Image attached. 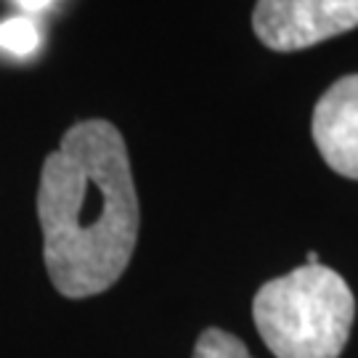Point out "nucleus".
<instances>
[{
  "label": "nucleus",
  "instance_id": "1",
  "mask_svg": "<svg viewBox=\"0 0 358 358\" xmlns=\"http://www.w3.org/2000/svg\"><path fill=\"white\" fill-rule=\"evenodd\" d=\"M38 217L45 268L64 297H93L122 276L141 213L128 146L112 122H77L45 157Z\"/></svg>",
  "mask_w": 358,
  "mask_h": 358
},
{
  "label": "nucleus",
  "instance_id": "2",
  "mask_svg": "<svg viewBox=\"0 0 358 358\" xmlns=\"http://www.w3.org/2000/svg\"><path fill=\"white\" fill-rule=\"evenodd\" d=\"M353 313L348 282L321 263L263 284L252 303L257 332L276 358H340Z\"/></svg>",
  "mask_w": 358,
  "mask_h": 358
},
{
  "label": "nucleus",
  "instance_id": "3",
  "mask_svg": "<svg viewBox=\"0 0 358 358\" xmlns=\"http://www.w3.org/2000/svg\"><path fill=\"white\" fill-rule=\"evenodd\" d=\"M252 27L271 51H303L358 27V0H257Z\"/></svg>",
  "mask_w": 358,
  "mask_h": 358
},
{
  "label": "nucleus",
  "instance_id": "4",
  "mask_svg": "<svg viewBox=\"0 0 358 358\" xmlns=\"http://www.w3.org/2000/svg\"><path fill=\"white\" fill-rule=\"evenodd\" d=\"M313 141L334 173L358 180V75L337 80L319 99Z\"/></svg>",
  "mask_w": 358,
  "mask_h": 358
},
{
  "label": "nucleus",
  "instance_id": "5",
  "mask_svg": "<svg viewBox=\"0 0 358 358\" xmlns=\"http://www.w3.org/2000/svg\"><path fill=\"white\" fill-rule=\"evenodd\" d=\"M40 45V32L35 22H29L24 16H16L0 24V48L13 53V56H29L38 51Z\"/></svg>",
  "mask_w": 358,
  "mask_h": 358
},
{
  "label": "nucleus",
  "instance_id": "6",
  "mask_svg": "<svg viewBox=\"0 0 358 358\" xmlns=\"http://www.w3.org/2000/svg\"><path fill=\"white\" fill-rule=\"evenodd\" d=\"M194 358H252L239 337L223 329H205L196 340Z\"/></svg>",
  "mask_w": 358,
  "mask_h": 358
},
{
  "label": "nucleus",
  "instance_id": "7",
  "mask_svg": "<svg viewBox=\"0 0 358 358\" xmlns=\"http://www.w3.org/2000/svg\"><path fill=\"white\" fill-rule=\"evenodd\" d=\"M16 3H19L24 11H43L45 6H51L53 0H16Z\"/></svg>",
  "mask_w": 358,
  "mask_h": 358
}]
</instances>
